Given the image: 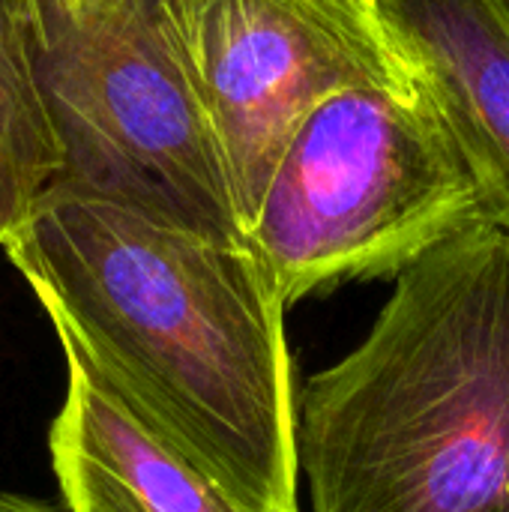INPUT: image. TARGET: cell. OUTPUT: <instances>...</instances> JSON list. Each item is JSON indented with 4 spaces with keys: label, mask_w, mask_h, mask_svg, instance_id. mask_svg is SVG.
Here are the masks:
<instances>
[{
    "label": "cell",
    "mask_w": 509,
    "mask_h": 512,
    "mask_svg": "<svg viewBox=\"0 0 509 512\" xmlns=\"http://www.w3.org/2000/svg\"><path fill=\"white\" fill-rule=\"evenodd\" d=\"M3 252L153 438L243 512H300L288 306L249 243L54 186Z\"/></svg>",
    "instance_id": "cell-1"
},
{
    "label": "cell",
    "mask_w": 509,
    "mask_h": 512,
    "mask_svg": "<svg viewBox=\"0 0 509 512\" xmlns=\"http://www.w3.org/2000/svg\"><path fill=\"white\" fill-rule=\"evenodd\" d=\"M312 512H509V231L483 222L393 279L297 402Z\"/></svg>",
    "instance_id": "cell-2"
},
{
    "label": "cell",
    "mask_w": 509,
    "mask_h": 512,
    "mask_svg": "<svg viewBox=\"0 0 509 512\" xmlns=\"http://www.w3.org/2000/svg\"><path fill=\"white\" fill-rule=\"evenodd\" d=\"M489 222L480 183L420 69L324 102L285 150L249 249L291 309L402 270Z\"/></svg>",
    "instance_id": "cell-3"
},
{
    "label": "cell",
    "mask_w": 509,
    "mask_h": 512,
    "mask_svg": "<svg viewBox=\"0 0 509 512\" xmlns=\"http://www.w3.org/2000/svg\"><path fill=\"white\" fill-rule=\"evenodd\" d=\"M57 189L246 243L159 0H33Z\"/></svg>",
    "instance_id": "cell-4"
},
{
    "label": "cell",
    "mask_w": 509,
    "mask_h": 512,
    "mask_svg": "<svg viewBox=\"0 0 509 512\" xmlns=\"http://www.w3.org/2000/svg\"><path fill=\"white\" fill-rule=\"evenodd\" d=\"M243 234L300 126L330 99L402 84L417 63L384 0H159Z\"/></svg>",
    "instance_id": "cell-5"
},
{
    "label": "cell",
    "mask_w": 509,
    "mask_h": 512,
    "mask_svg": "<svg viewBox=\"0 0 509 512\" xmlns=\"http://www.w3.org/2000/svg\"><path fill=\"white\" fill-rule=\"evenodd\" d=\"M465 153L492 225L509 231V0H384Z\"/></svg>",
    "instance_id": "cell-6"
},
{
    "label": "cell",
    "mask_w": 509,
    "mask_h": 512,
    "mask_svg": "<svg viewBox=\"0 0 509 512\" xmlns=\"http://www.w3.org/2000/svg\"><path fill=\"white\" fill-rule=\"evenodd\" d=\"M66 399L48 450L69 512H243L198 468L153 438L93 375L84 357L63 345Z\"/></svg>",
    "instance_id": "cell-7"
},
{
    "label": "cell",
    "mask_w": 509,
    "mask_h": 512,
    "mask_svg": "<svg viewBox=\"0 0 509 512\" xmlns=\"http://www.w3.org/2000/svg\"><path fill=\"white\" fill-rule=\"evenodd\" d=\"M60 177V147L36 69L33 0H0V249Z\"/></svg>",
    "instance_id": "cell-8"
},
{
    "label": "cell",
    "mask_w": 509,
    "mask_h": 512,
    "mask_svg": "<svg viewBox=\"0 0 509 512\" xmlns=\"http://www.w3.org/2000/svg\"><path fill=\"white\" fill-rule=\"evenodd\" d=\"M0 512H63V510H57V507H51V504H42V501H30V498H18V495H9V492H0Z\"/></svg>",
    "instance_id": "cell-9"
}]
</instances>
